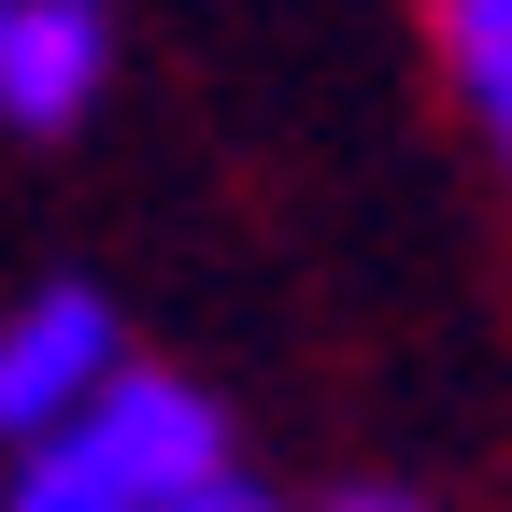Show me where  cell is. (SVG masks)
Returning a JSON list of instances; mask_svg holds the SVG:
<instances>
[{"mask_svg":"<svg viewBox=\"0 0 512 512\" xmlns=\"http://www.w3.org/2000/svg\"><path fill=\"white\" fill-rule=\"evenodd\" d=\"M0 484H15V512H256L271 498L242 413L157 356H114L43 441L0 456Z\"/></svg>","mask_w":512,"mask_h":512,"instance_id":"6da1fadb","label":"cell"},{"mask_svg":"<svg viewBox=\"0 0 512 512\" xmlns=\"http://www.w3.org/2000/svg\"><path fill=\"white\" fill-rule=\"evenodd\" d=\"M114 356H128V328H114L100 285L57 271V285H29V299H0V456H15V441H43Z\"/></svg>","mask_w":512,"mask_h":512,"instance_id":"7a4b0ae2","label":"cell"},{"mask_svg":"<svg viewBox=\"0 0 512 512\" xmlns=\"http://www.w3.org/2000/svg\"><path fill=\"white\" fill-rule=\"evenodd\" d=\"M114 100V0H0V128L72 143Z\"/></svg>","mask_w":512,"mask_h":512,"instance_id":"3957f363","label":"cell"},{"mask_svg":"<svg viewBox=\"0 0 512 512\" xmlns=\"http://www.w3.org/2000/svg\"><path fill=\"white\" fill-rule=\"evenodd\" d=\"M427 72H441V100H456L484 185L512 200V0H427Z\"/></svg>","mask_w":512,"mask_h":512,"instance_id":"277c9868","label":"cell"}]
</instances>
